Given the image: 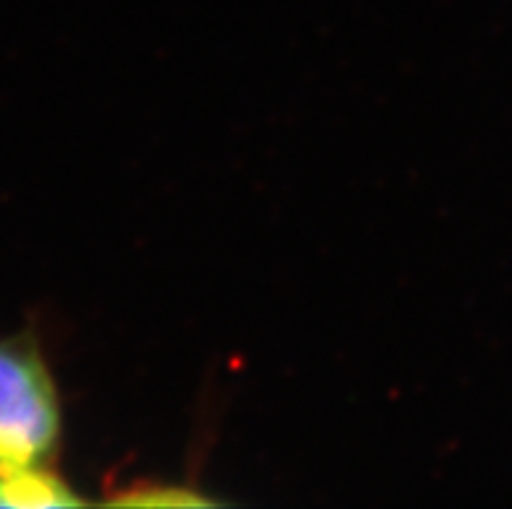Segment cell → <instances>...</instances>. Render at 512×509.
Wrapping results in <instances>:
<instances>
[{
	"mask_svg": "<svg viewBox=\"0 0 512 509\" xmlns=\"http://www.w3.org/2000/svg\"><path fill=\"white\" fill-rule=\"evenodd\" d=\"M63 403L32 330L0 336V468L58 465Z\"/></svg>",
	"mask_w": 512,
	"mask_h": 509,
	"instance_id": "cell-1",
	"label": "cell"
},
{
	"mask_svg": "<svg viewBox=\"0 0 512 509\" xmlns=\"http://www.w3.org/2000/svg\"><path fill=\"white\" fill-rule=\"evenodd\" d=\"M89 504L58 465L0 468V507H81Z\"/></svg>",
	"mask_w": 512,
	"mask_h": 509,
	"instance_id": "cell-2",
	"label": "cell"
},
{
	"mask_svg": "<svg viewBox=\"0 0 512 509\" xmlns=\"http://www.w3.org/2000/svg\"><path fill=\"white\" fill-rule=\"evenodd\" d=\"M107 504L117 507H216L219 499L208 497L201 489L169 481H133L110 489Z\"/></svg>",
	"mask_w": 512,
	"mask_h": 509,
	"instance_id": "cell-3",
	"label": "cell"
}]
</instances>
